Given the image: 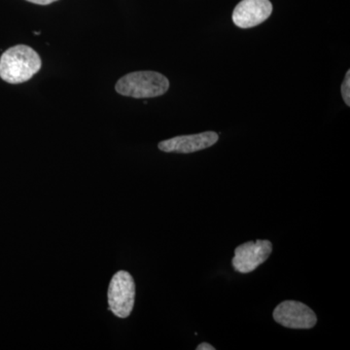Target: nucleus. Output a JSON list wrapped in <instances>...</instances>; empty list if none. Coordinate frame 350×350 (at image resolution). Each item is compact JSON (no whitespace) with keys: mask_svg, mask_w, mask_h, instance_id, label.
Here are the masks:
<instances>
[{"mask_svg":"<svg viewBox=\"0 0 350 350\" xmlns=\"http://www.w3.org/2000/svg\"><path fill=\"white\" fill-rule=\"evenodd\" d=\"M42 66L40 57L25 45L9 48L0 57V78L10 84L29 81Z\"/></svg>","mask_w":350,"mask_h":350,"instance_id":"1","label":"nucleus"},{"mask_svg":"<svg viewBox=\"0 0 350 350\" xmlns=\"http://www.w3.org/2000/svg\"><path fill=\"white\" fill-rule=\"evenodd\" d=\"M170 88L167 78L155 71H137L129 73L117 82V93L135 98H156L167 93Z\"/></svg>","mask_w":350,"mask_h":350,"instance_id":"2","label":"nucleus"},{"mask_svg":"<svg viewBox=\"0 0 350 350\" xmlns=\"http://www.w3.org/2000/svg\"><path fill=\"white\" fill-rule=\"evenodd\" d=\"M135 284L133 276L120 271L113 276L108 288L109 310L119 319L130 317L135 306Z\"/></svg>","mask_w":350,"mask_h":350,"instance_id":"3","label":"nucleus"},{"mask_svg":"<svg viewBox=\"0 0 350 350\" xmlns=\"http://www.w3.org/2000/svg\"><path fill=\"white\" fill-rule=\"evenodd\" d=\"M271 251L273 244L266 239L241 244L234 250L232 266L239 273H250L269 259Z\"/></svg>","mask_w":350,"mask_h":350,"instance_id":"4","label":"nucleus"},{"mask_svg":"<svg viewBox=\"0 0 350 350\" xmlns=\"http://www.w3.org/2000/svg\"><path fill=\"white\" fill-rule=\"evenodd\" d=\"M276 323L291 329H312L317 325V317L312 308L297 301H284L273 312Z\"/></svg>","mask_w":350,"mask_h":350,"instance_id":"5","label":"nucleus"},{"mask_svg":"<svg viewBox=\"0 0 350 350\" xmlns=\"http://www.w3.org/2000/svg\"><path fill=\"white\" fill-rule=\"evenodd\" d=\"M273 12L269 0H243L232 13V21L237 27L250 29L268 20Z\"/></svg>","mask_w":350,"mask_h":350,"instance_id":"6","label":"nucleus"},{"mask_svg":"<svg viewBox=\"0 0 350 350\" xmlns=\"http://www.w3.org/2000/svg\"><path fill=\"white\" fill-rule=\"evenodd\" d=\"M217 133L214 131L197 133V135H181L159 144V149L167 153H194L213 146L218 142Z\"/></svg>","mask_w":350,"mask_h":350,"instance_id":"7","label":"nucleus"},{"mask_svg":"<svg viewBox=\"0 0 350 350\" xmlns=\"http://www.w3.org/2000/svg\"><path fill=\"white\" fill-rule=\"evenodd\" d=\"M340 91H342L345 103H347V107H350V70L347 71V75H345Z\"/></svg>","mask_w":350,"mask_h":350,"instance_id":"8","label":"nucleus"},{"mask_svg":"<svg viewBox=\"0 0 350 350\" xmlns=\"http://www.w3.org/2000/svg\"><path fill=\"white\" fill-rule=\"evenodd\" d=\"M27 1L31 2V3L40 4V5H48V4L57 1V0H27Z\"/></svg>","mask_w":350,"mask_h":350,"instance_id":"9","label":"nucleus"},{"mask_svg":"<svg viewBox=\"0 0 350 350\" xmlns=\"http://www.w3.org/2000/svg\"><path fill=\"white\" fill-rule=\"evenodd\" d=\"M197 350H215V347L206 344V342H202V344L198 345Z\"/></svg>","mask_w":350,"mask_h":350,"instance_id":"10","label":"nucleus"}]
</instances>
